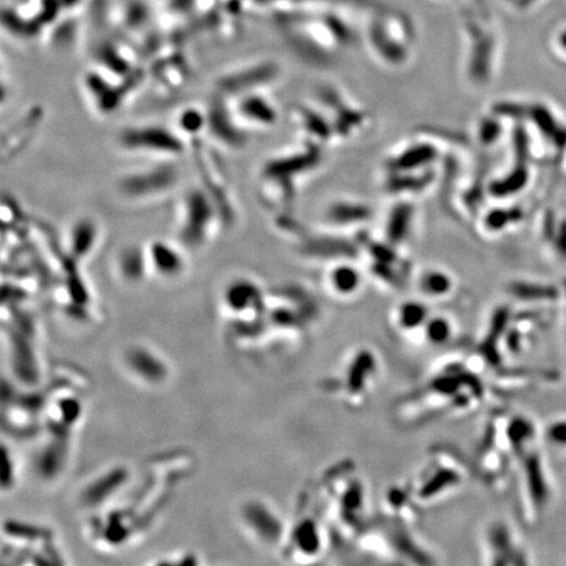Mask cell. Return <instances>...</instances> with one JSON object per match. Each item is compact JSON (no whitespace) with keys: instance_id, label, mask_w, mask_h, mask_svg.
<instances>
[{"instance_id":"6da1fadb","label":"cell","mask_w":566,"mask_h":566,"mask_svg":"<svg viewBox=\"0 0 566 566\" xmlns=\"http://www.w3.org/2000/svg\"><path fill=\"white\" fill-rule=\"evenodd\" d=\"M222 215L219 204L204 185L189 188L176 215L177 242L189 251L204 248L219 226Z\"/></svg>"},{"instance_id":"7a4b0ae2","label":"cell","mask_w":566,"mask_h":566,"mask_svg":"<svg viewBox=\"0 0 566 566\" xmlns=\"http://www.w3.org/2000/svg\"><path fill=\"white\" fill-rule=\"evenodd\" d=\"M180 181L172 160H155L125 172L117 181V190L127 201L147 202L171 193Z\"/></svg>"},{"instance_id":"3957f363","label":"cell","mask_w":566,"mask_h":566,"mask_svg":"<svg viewBox=\"0 0 566 566\" xmlns=\"http://www.w3.org/2000/svg\"><path fill=\"white\" fill-rule=\"evenodd\" d=\"M119 147L155 160H172L187 151V142L179 131L157 124L131 125L118 135Z\"/></svg>"},{"instance_id":"277c9868","label":"cell","mask_w":566,"mask_h":566,"mask_svg":"<svg viewBox=\"0 0 566 566\" xmlns=\"http://www.w3.org/2000/svg\"><path fill=\"white\" fill-rule=\"evenodd\" d=\"M239 517L244 528L265 547L282 548L287 528L282 518L269 503L251 498L242 503Z\"/></svg>"},{"instance_id":"5b68a950","label":"cell","mask_w":566,"mask_h":566,"mask_svg":"<svg viewBox=\"0 0 566 566\" xmlns=\"http://www.w3.org/2000/svg\"><path fill=\"white\" fill-rule=\"evenodd\" d=\"M377 357L369 349H359L350 355L338 377V387L344 401L358 404L364 400L377 380Z\"/></svg>"},{"instance_id":"8992f818","label":"cell","mask_w":566,"mask_h":566,"mask_svg":"<svg viewBox=\"0 0 566 566\" xmlns=\"http://www.w3.org/2000/svg\"><path fill=\"white\" fill-rule=\"evenodd\" d=\"M222 303L228 316L242 324L259 322L267 314L265 294L257 283L249 278H236L223 291Z\"/></svg>"},{"instance_id":"52a82bcc","label":"cell","mask_w":566,"mask_h":566,"mask_svg":"<svg viewBox=\"0 0 566 566\" xmlns=\"http://www.w3.org/2000/svg\"><path fill=\"white\" fill-rule=\"evenodd\" d=\"M325 544V528L317 515L306 509L295 523L287 528L282 548L292 560L307 561L320 557L327 547Z\"/></svg>"},{"instance_id":"ba28073f","label":"cell","mask_w":566,"mask_h":566,"mask_svg":"<svg viewBox=\"0 0 566 566\" xmlns=\"http://www.w3.org/2000/svg\"><path fill=\"white\" fill-rule=\"evenodd\" d=\"M122 366L138 383L149 387L165 384L171 377V366L164 357L151 346L142 344L126 347Z\"/></svg>"},{"instance_id":"9c48e42d","label":"cell","mask_w":566,"mask_h":566,"mask_svg":"<svg viewBox=\"0 0 566 566\" xmlns=\"http://www.w3.org/2000/svg\"><path fill=\"white\" fill-rule=\"evenodd\" d=\"M277 72V67L272 62L248 63L223 72L217 80V88L219 94L229 99L257 92L274 80Z\"/></svg>"},{"instance_id":"30bf717a","label":"cell","mask_w":566,"mask_h":566,"mask_svg":"<svg viewBox=\"0 0 566 566\" xmlns=\"http://www.w3.org/2000/svg\"><path fill=\"white\" fill-rule=\"evenodd\" d=\"M207 113V131L223 147L242 149L248 141L247 129L236 118L229 99L217 94Z\"/></svg>"},{"instance_id":"8fae6325","label":"cell","mask_w":566,"mask_h":566,"mask_svg":"<svg viewBox=\"0 0 566 566\" xmlns=\"http://www.w3.org/2000/svg\"><path fill=\"white\" fill-rule=\"evenodd\" d=\"M484 553L487 562L493 565H523L528 564V553L510 526L497 520L487 527L484 539Z\"/></svg>"},{"instance_id":"7c38bea8","label":"cell","mask_w":566,"mask_h":566,"mask_svg":"<svg viewBox=\"0 0 566 566\" xmlns=\"http://www.w3.org/2000/svg\"><path fill=\"white\" fill-rule=\"evenodd\" d=\"M459 470L454 464L446 462H429L412 489L413 500L419 498L422 502H427L450 495L447 490L452 492L456 487H462L464 472Z\"/></svg>"},{"instance_id":"4fadbf2b","label":"cell","mask_w":566,"mask_h":566,"mask_svg":"<svg viewBox=\"0 0 566 566\" xmlns=\"http://www.w3.org/2000/svg\"><path fill=\"white\" fill-rule=\"evenodd\" d=\"M229 101L236 118L245 129L247 126L265 127L274 125L278 118V111L274 104L259 91L232 97L229 99Z\"/></svg>"},{"instance_id":"5bb4252c","label":"cell","mask_w":566,"mask_h":566,"mask_svg":"<svg viewBox=\"0 0 566 566\" xmlns=\"http://www.w3.org/2000/svg\"><path fill=\"white\" fill-rule=\"evenodd\" d=\"M146 247L151 273L164 279H176L185 272V248L179 242L171 243L157 239Z\"/></svg>"},{"instance_id":"9a60e30c","label":"cell","mask_w":566,"mask_h":566,"mask_svg":"<svg viewBox=\"0 0 566 566\" xmlns=\"http://www.w3.org/2000/svg\"><path fill=\"white\" fill-rule=\"evenodd\" d=\"M100 237V227L89 217L76 218L70 224L66 235V249L74 262H80L91 256Z\"/></svg>"},{"instance_id":"2e32d148","label":"cell","mask_w":566,"mask_h":566,"mask_svg":"<svg viewBox=\"0 0 566 566\" xmlns=\"http://www.w3.org/2000/svg\"><path fill=\"white\" fill-rule=\"evenodd\" d=\"M116 270L119 278L130 284H139L151 273L147 247L129 244L122 247L116 257Z\"/></svg>"},{"instance_id":"e0dca14e","label":"cell","mask_w":566,"mask_h":566,"mask_svg":"<svg viewBox=\"0 0 566 566\" xmlns=\"http://www.w3.org/2000/svg\"><path fill=\"white\" fill-rule=\"evenodd\" d=\"M430 309L422 300H404L393 312V327L404 337H419L424 324L430 317Z\"/></svg>"},{"instance_id":"ac0fdd59","label":"cell","mask_w":566,"mask_h":566,"mask_svg":"<svg viewBox=\"0 0 566 566\" xmlns=\"http://www.w3.org/2000/svg\"><path fill=\"white\" fill-rule=\"evenodd\" d=\"M129 472L122 467H114L113 470L105 472L101 476L96 477L91 484L83 489L81 501L88 507H97L116 495L119 487L125 482Z\"/></svg>"},{"instance_id":"d6986e66","label":"cell","mask_w":566,"mask_h":566,"mask_svg":"<svg viewBox=\"0 0 566 566\" xmlns=\"http://www.w3.org/2000/svg\"><path fill=\"white\" fill-rule=\"evenodd\" d=\"M325 281L334 297L347 299L355 297L359 292L363 275L358 267L347 262H341L330 267Z\"/></svg>"},{"instance_id":"ffe728a7","label":"cell","mask_w":566,"mask_h":566,"mask_svg":"<svg viewBox=\"0 0 566 566\" xmlns=\"http://www.w3.org/2000/svg\"><path fill=\"white\" fill-rule=\"evenodd\" d=\"M418 292L424 298L442 300L454 290L452 277L440 269H427L419 275L417 282Z\"/></svg>"},{"instance_id":"44dd1931","label":"cell","mask_w":566,"mask_h":566,"mask_svg":"<svg viewBox=\"0 0 566 566\" xmlns=\"http://www.w3.org/2000/svg\"><path fill=\"white\" fill-rule=\"evenodd\" d=\"M455 336V324L445 314H432L424 324L421 338L434 347L447 345Z\"/></svg>"},{"instance_id":"7402d4cb","label":"cell","mask_w":566,"mask_h":566,"mask_svg":"<svg viewBox=\"0 0 566 566\" xmlns=\"http://www.w3.org/2000/svg\"><path fill=\"white\" fill-rule=\"evenodd\" d=\"M176 129L184 138H198L207 130V113L197 106L185 108L177 114Z\"/></svg>"},{"instance_id":"603a6c76","label":"cell","mask_w":566,"mask_h":566,"mask_svg":"<svg viewBox=\"0 0 566 566\" xmlns=\"http://www.w3.org/2000/svg\"><path fill=\"white\" fill-rule=\"evenodd\" d=\"M63 451L61 447L50 446L47 451H44L37 456V470L41 476L51 477L55 473H58V468L62 465V460H64Z\"/></svg>"},{"instance_id":"cb8c5ba5","label":"cell","mask_w":566,"mask_h":566,"mask_svg":"<svg viewBox=\"0 0 566 566\" xmlns=\"http://www.w3.org/2000/svg\"><path fill=\"white\" fill-rule=\"evenodd\" d=\"M544 442L560 452H566V417L556 418L544 429Z\"/></svg>"},{"instance_id":"d4e9b609","label":"cell","mask_w":566,"mask_h":566,"mask_svg":"<svg viewBox=\"0 0 566 566\" xmlns=\"http://www.w3.org/2000/svg\"><path fill=\"white\" fill-rule=\"evenodd\" d=\"M540 0H517V3H515V6H518L519 8H530L535 6L536 3H539Z\"/></svg>"},{"instance_id":"484cf974","label":"cell","mask_w":566,"mask_h":566,"mask_svg":"<svg viewBox=\"0 0 566 566\" xmlns=\"http://www.w3.org/2000/svg\"><path fill=\"white\" fill-rule=\"evenodd\" d=\"M557 44L561 50L566 51V29H564V31L558 34Z\"/></svg>"},{"instance_id":"4316f807","label":"cell","mask_w":566,"mask_h":566,"mask_svg":"<svg viewBox=\"0 0 566 566\" xmlns=\"http://www.w3.org/2000/svg\"><path fill=\"white\" fill-rule=\"evenodd\" d=\"M507 1H510V3H512V4H515V3H517V0H507Z\"/></svg>"}]
</instances>
